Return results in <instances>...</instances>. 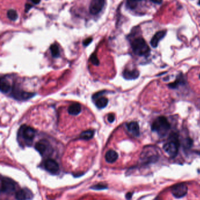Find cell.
I'll return each mask as SVG.
<instances>
[{
  "mask_svg": "<svg viewBox=\"0 0 200 200\" xmlns=\"http://www.w3.org/2000/svg\"></svg>",
  "mask_w": 200,
  "mask_h": 200,
  "instance_id": "obj_32",
  "label": "cell"
},
{
  "mask_svg": "<svg viewBox=\"0 0 200 200\" xmlns=\"http://www.w3.org/2000/svg\"><path fill=\"white\" fill-rule=\"evenodd\" d=\"M19 136L23 139L27 145L31 146L33 142L35 135L34 130L29 126L23 125L19 130Z\"/></svg>",
  "mask_w": 200,
  "mask_h": 200,
  "instance_id": "obj_4",
  "label": "cell"
},
{
  "mask_svg": "<svg viewBox=\"0 0 200 200\" xmlns=\"http://www.w3.org/2000/svg\"><path fill=\"white\" fill-rule=\"evenodd\" d=\"M153 2L155 3V4H160L162 2V1L163 0H151Z\"/></svg>",
  "mask_w": 200,
  "mask_h": 200,
  "instance_id": "obj_29",
  "label": "cell"
},
{
  "mask_svg": "<svg viewBox=\"0 0 200 200\" xmlns=\"http://www.w3.org/2000/svg\"><path fill=\"white\" fill-rule=\"evenodd\" d=\"M165 35H166V31H161L157 32L156 34L153 36V37L152 38L151 40L150 41L151 46L154 48H157L159 42L163 38H164Z\"/></svg>",
  "mask_w": 200,
  "mask_h": 200,
  "instance_id": "obj_10",
  "label": "cell"
},
{
  "mask_svg": "<svg viewBox=\"0 0 200 200\" xmlns=\"http://www.w3.org/2000/svg\"><path fill=\"white\" fill-rule=\"evenodd\" d=\"M142 0H127L126 6L128 8L133 9L137 6V2Z\"/></svg>",
  "mask_w": 200,
  "mask_h": 200,
  "instance_id": "obj_22",
  "label": "cell"
},
{
  "mask_svg": "<svg viewBox=\"0 0 200 200\" xmlns=\"http://www.w3.org/2000/svg\"><path fill=\"white\" fill-rule=\"evenodd\" d=\"M32 198V192L26 188L21 189L15 193V198L17 200H31Z\"/></svg>",
  "mask_w": 200,
  "mask_h": 200,
  "instance_id": "obj_9",
  "label": "cell"
},
{
  "mask_svg": "<svg viewBox=\"0 0 200 200\" xmlns=\"http://www.w3.org/2000/svg\"><path fill=\"white\" fill-rule=\"evenodd\" d=\"M105 0H92L89 6V11L92 15L99 14L104 7Z\"/></svg>",
  "mask_w": 200,
  "mask_h": 200,
  "instance_id": "obj_7",
  "label": "cell"
},
{
  "mask_svg": "<svg viewBox=\"0 0 200 200\" xmlns=\"http://www.w3.org/2000/svg\"><path fill=\"white\" fill-rule=\"evenodd\" d=\"M132 195H133V192H128L126 195V198L127 200H131L132 198Z\"/></svg>",
  "mask_w": 200,
  "mask_h": 200,
  "instance_id": "obj_27",
  "label": "cell"
},
{
  "mask_svg": "<svg viewBox=\"0 0 200 200\" xmlns=\"http://www.w3.org/2000/svg\"><path fill=\"white\" fill-rule=\"evenodd\" d=\"M7 17L11 21H15L18 18L17 12L14 9H9L7 12Z\"/></svg>",
  "mask_w": 200,
  "mask_h": 200,
  "instance_id": "obj_20",
  "label": "cell"
},
{
  "mask_svg": "<svg viewBox=\"0 0 200 200\" xmlns=\"http://www.w3.org/2000/svg\"><path fill=\"white\" fill-rule=\"evenodd\" d=\"M193 143V141L190 138H187L184 140L183 142V147L185 149H190L192 146V145Z\"/></svg>",
  "mask_w": 200,
  "mask_h": 200,
  "instance_id": "obj_24",
  "label": "cell"
},
{
  "mask_svg": "<svg viewBox=\"0 0 200 200\" xmlns=\"http://www.w3.org/2000/svg\"><path fill=\"white\" fill-rule=\"evenodd\" d=\"M123 76L127 80H134L139 76V71L137 70H125L123 71Z\"/></svg>",
  "mask_w": 200,
  "mask_h": 200,
  "instance_id": "obj_13",
  "label": "cell"
},
{
  "mask_svg": "<svg viewBox=\"0 0 200 200\" xmlns=\"http://www.w3.org/2000/svg\"><path fill=\"white\" fill-rule=\"evenodd\" d=\"M15 190V183L8 177H2L1 184V192L4 193H11Z\"/></svg>",
  "mask_w": 200,
  "mask_h": 200,
  "instance_id": "obj_5",
  "label": "cell"
},
{
  "mask_svg": "<svg viewBox=\"0 0 200 200\" xmlns=\"http://www.w3.org/2000/svg\"><path fill=\"white\" fill-rule=\"evenodd\" d=\"M188 192V187L185 183L177 184L171 188V193L177 198L184 197Z\"/></svg>",
  "mask_w": 200,
  "mask_h": 200,
  "instance_id": "obj_6",
  "label": "cell"
},
{
  "mask_svg": "<svg viewBox=\"0 0 200 200\" xmlns=\"http://www.w3.org/2000/svg\"><path fill=\"white\" fill-rule=\"evenodd\" d=\"M31 1L34 4H38L41 2V0H31Z\"/></svg>",
  "mask_w": 200,
  "mask_h": 200,
  "instance_id": "obj_30",
  "label": "cell"
},
{
  "mask_svg": "<svg viewBox=\"0 0 200 200\" xmlns=\"http://www.w3.org/2000/svg\"><path fill=\"white\" fill-rule=\"evenodd\" d=\"M107 185H106V184H103V183H99V184H97L95 185L92 186V187H91L92 189L96 190H104V189H107Z\"/></svg>",
  "mask_w": 200,
  "mask_h": 200,
  "instance_id": "obj_23",
  "label": "cell"
},
{
  "mask_svg": "<svg viewBox=\"0 0 200 200\" xmlns=\"http://www.w3.org/2000/svg\"><path fill=\"white\" fill-rule=\"evenodd\" d=\"M198 4L200 5V0H199V1H198Z\"/></svg>",
  "mask_w": 200,
  "mask_h": 200,
  "instance_id": "obj_31",
  "label": "cell"
},
{
  "mask_svg": "<svg viewBox=\"0 0 200 200\" xmlns=\"http://www.w3.org/2000/svg\"><path fill=\"white\" fill-rule=\"evenodd\" d=\"M108 103V100L105 97H99L97 98L95 100V105L96 107L100 109L103 108H104Z\"/></svg>",
  "mask_w": 200,
  "mask_h": 200,
  "instance_id": "obj_18",
  "label": "cell"
},
{
  "mask_svg": "<svg viewBox=\"0 0 200 200\" xmlns=\"http://www.w3.org/2000/svg\"><path fill=\"white\" fill-rule=\"evenodd\" d=\"M50 51L51 52L52 56L53 57H59L60 52H59V49L57 44H53L51 47H50Z\"/></svg>",
  "mask_w": 200,
  "mask_h": 200,
  "instance_id": "obj_19",
  "label": "cell"
},
{
  "mask_svg": "<svg viewBox=\"0 0 200 200\" xmlns=\"http://www.w3.org/2000/svg\"><path fill=\"white\" fill-rule=\"evenodd\" d=\"M107 119H108L109 122H110V123L113 122L114 121V115L113 114H109L108 115Z\"/></svg>",
  "mask_w": 200,
  "mask_h": 200,
  "instance_id": "obj_26",
  "label": "cell"
},
{
  "mask_svg": "<svg viewBox=\"0 0 200 200\" xmlns=\"http://www.w3.org/2000/svg\"><path fill=\"white\" fill-rule=\"evenodd\" d=\"M180 143L176 135H172L170 136V140L163 146V149L171 158L177 155Z\"/></svg>",
  "mask_w": 200,
  "mask_h": 200,
  "instance_id": "obj_3",
  "label": "cell"
},
{
  "mask_svg": "<svg viewBox=\"0 0 200 200\" xmlns=\"http://www.w3.org/2000/svg\"><path fill=\"white\" fill-rule=\"evenodd\" d=\"M92 41V38H88L87 39H86L84 42H83V44L85 45V46H87L89 44H90Z\"/></svg>",
  "mask_w": 200,
  "mask_h": 200,
  "instance_id": "obj_28",
  "label": "cell"
},
{
  "mask_svg": "<svg viewBox=\"0 0 200 200\" xmlns=\"http://www.w3.org/2000/svg\"><path fill=\"white\" fill-rule=\"evenodd\" d=\"M11 86L8 80L6 78H1V90L4 93H7L11 90Z\"/></svg>",
  "mask_w": 200,
  "mask_h": 200,
  "instance_id": "obj_16",
  "label": "cell"
},
{
  "mask_svg": "<svg viewBox=\"0 0 200 200\" xmlns=\"http://www.w3.org/2000/svg\"><path fill=\"white\" fill-rule=\"evenodd\" d=\"M171 125L164 116H159L151 125V131L157 132L159 136H164L170 130Z\"/></svg>",
  "mask_w": 200,
  "mask_h": 200,
  "instance_id": "obj_2",
  "label": "cell"
},
{
  "mask_svg": "<svg viewBox=\"0 0 200 200\" xmlns=\"http://www.w3.org/2000/svg\"><path fill=\"white\" fill-rule=\"evenodd\" d=\"M81 105L77 103H74L70 105L68 108V113L72 116H76L82 111Z\"/></svg>",
  "mask_w": 200,
  "mask_h": 200,
  "instance_id": "obj_12",
  "label": "cell"
},
{
  "mask_svg": "<svg viewBox=\"0 0 200 200\" xmlns=\"http://www.w3.org/2000/svg\"><path fill=\"white\" fill-rule=\"evenodd\" d=\"M93 135H94L93 131H91V130H87V131H85V132H83L81 133L80 138L82 139L87 140V139H89L90 138H92Z\"/></svg>",
  "mask_w": 200,
  "mask_h": 200,
  "instance_id": "obj_21",
  "label": "cell"
},
{
  "mask_svg": "<svg viewBox=\"0 0 200 200\" xmlns=\"http://www.w3.org/2000/svg\"><path fill=\"white\" fill-rule=\"evenodd\" d=\"M33 7L32 5H31L29 4H26L25 5V12H28L29 11V10L31 9V8Z\"/></svg>",
  "mask_w": 200,
  "mask_h": 200,
  "instance_id": "obj_25",
  "label": "cell"
},
{
  "mask_svg": "<svg viewBox=\"0 0 200 200\" xmlns=\"http://www.w3.org/2000/svg\"><path fill=\"white\" fill-rule=\"evenodd\" d=\"M131 49L133 53L140 56H148L150 49L145 40L142 38L134 39L131 43Z\"/></svg>",
  "mask_w": 200,
  "mask_h": 200,
  "instance_id": "obj_1",
  "label": "cell"
},
{
  "mask_svg": "<svg viewBox=\"0 0 200 200\" xmlns=\"http://www.w3.org/2000/svg\"><path fill=\"white\" fill-rule=\"evenodd\" d=\"M48 143L45 140H41L38 142H37L35 145V149L41 155H44V154L46 152V150H48Z\"/></svg>",
  "mask_w": 200,
  "mask_h": 200,
  "instance_id": "obj_14",
  "label": "cell"
},
{
  "mask_svg": "<svg viewBox=\"0 0 200 200\" xmlns=\"http://www.w3.org/2000/svg\"><path fill=\"white\" fill-rule=\"evenodd\" d=\"M45 169L50 173L57 174L59 172V166L53 159H48L44 162Z\"/></svg>",
  "mask_w": 200,
  "mask_h": 200,
  "instance_id": "obj_8",
  "label": "cell"
},
{
  "mask_svg": "<svg viewBox=\"0 0 200 200\" xmlns=\"http://www.w3.org/2000/svg\"><path fill=\"white\" fill-rule=\"evenodd\" d=\"M127 129L132 135L135 137L139 136V126L136 122H131L127 124Z\"/></svg>",
  "mask_w": 200,
  "mask_h": 200,
  "instance_id": "obj_11",
  "label": "cell"
},
{
  "mask_svg": "<svg viewBox=\"0 0 200 200\" xmlns=\"http://www.w3.org/2000/svg\"><path fill=\"white\" fill-rule=\"evenodd\" d=\"M117 153L113 150H108L105 155V160L109 163H113L115 162L117 160Z\"/></svg>",
  "mask_w": 200,
  "mask_h": 200,
  "instance_id": "obj_15",
  "label": "cell"
},
{
  "mask_svg": "<svg viewBox=\"0 0 200 200\" xmlns=\"http://www.w3.org/2000/svg\"><path fill=\"white\" fill-rule=\"evenodd\" d=\"M183 83H184V79L182 74H180L177 76V78L174 81V82L169 84L168 86L171 88H176L180 85L183 84Z\"/></svg>",
  "mask_w": 200,
  "mask_h": 200,
  "instance_id": "obj_17",
  "label": "cell"
}]
</instances>
